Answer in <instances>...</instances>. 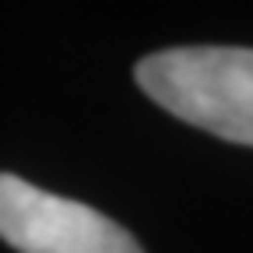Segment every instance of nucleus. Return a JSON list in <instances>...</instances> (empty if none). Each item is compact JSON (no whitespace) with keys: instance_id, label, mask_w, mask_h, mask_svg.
Here are the masks:
<instances>
[{"instance_id":"2","label":"nucleus","mask_w":253,"mask_h":253,"mask_svg":"<svg viewBox=\"0 0 253 253\" xmlns=\"http://www.w3.org/2000/svg\"><path fill=\"white\" fill-rule=\"evenodd\" d=\"M0 239L18 253H144L120 221L0 172Z\"/></svg>"},{"instance_id":"1","label":"nucleus","mask_w":253,"mask_h":253,"mask_svg":"<svg viewBox=\"0 0 253 253\" xmlns=\"http://www.w3.org/2000/svg\"><path fill=\"white\" fill-rule=\"evenodd\" d=\"M151 102L201 130L253 148V49L176 46L134 67Z\"/></svg>"}]
</instances>
